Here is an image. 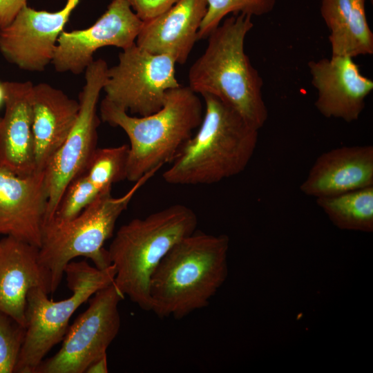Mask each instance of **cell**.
<instances>
[{
	"instance_id": "29",
	"label": "cell",
	"mask_w": 373,
	"mask_h": 373,
	"mask_svg": "<svg viewBox=\"0 0 373 373\" xmlns=\"http://www.w3.org/2000/svg\"><path fill=\"white\" fill-rule=\"evenodd\" d=\"M86 373L108 372L107 354L94 361L86 370Z\"/></svg>"
},
{
	"instance_id": "30",
	"label": "cell",
	"mask_w": 373,
	"mask_h": 373,
	"mask_svg": "<svg viewBox=\"0 0 373 373\" xmlns=\"http://www.w3.org/2000/svg\"><path fill=\"white\" fill-rule=\"evenodd\" d=\"M4 98H5V90L3 87V82H0V107L3 104H4Z\"/></svg>"
},
{
	"instance_id": "12",
	"label": "cell",
	"mask_w": 373,
	"mask_h": 373,
	"mask_svg": "<svg viewBox=\"0 0 373 373\" xmlns=\"http://www.w3.org/2000/svg\"><path fill=\"white\" fill-rule=\"evenodd\" d=\"M80 1L66 0L56 12L23 6L8 25L0 29L1 55L23 70L44 71L52 63L58 38Z\"/></svg>"
},
{
	"instance_id": "21",
	"label": "cell",
	"mask_w": 373,
	"mask_h": 373,
	"mask_svg": "<svg viewBox=\"0 0 373 373\" xmlns=\"http://www.w3.org/2000/svg\"><path fill=\"white\" fill-rule=\"evenodd\" d=\"M129 146L97 148L84 171L90 181L100 191L126 179Z\"/></svg>"
},
{
	"instance_id": "11",
	"label": "cell",
	"mask_w": 373,
	"mask_h": 373,
	"mask_svg": "<svg viewBox=\"0 0 373 373\" xmlns=\"http://www.w3.org/2000/svg\"><path fill=\"white\" fill-rule=\"evenodd\" d=\"M142 25L126 0H112L90 27L61 32L51 64L59 73H84L98 49L115 46L124 50L133 45Z\"/></svg>"
},
{
	"instance_id": "2",
	"label": "cell",
	"mask_w": 373,
	"mask_h": 373,
	"mask_svg": "<svg viewBox=\"0 0 373 373\" xmlns=\"http://www.w3.org/2000/svg\"><path fill=\"white\" fill-rule=\"evenodd\" d=\"M201 96L204 101L202 122L163 173L169 184L219 182L242 173L254 154L259 130L218 97Z\"/></svg>"
},
{
	"instance_id": "6",
	"label": "cell",
	"mask_w": 373,
	"mask_h": 373,
	"mask_svg": "<svg viewBox=\"0 0 373 373\" xmlns=\"http://www.w3.org/2000/svg\"><path fill=\"white\" fill-rule=\"evenodd\" d=\"M157 171L142 176L120 197H113L111 189L104 190L70 220L49 221L44 225L39 255L41 263L50 274V294L59 287L66 265L77 257L90 259L99 269L111 265L104 245L113 236L118 218L133 196Z\"/></svg>"
},
{
	"instance_id": "1",
	"label": "cell",
	"mask_w": 373,
	"mask_h": 373,
	"mask_svg": "<svg viewBox=\"0 0 373 373\" xmlns=\"http://www.w3.org/2000/svg\"><path fill=\"white\" fill-rule=\"evenodd\" d=\"M252 17L232 15L207 37L203 54L191 66L189 86L197 94L212 95L260 130L268 117L263 81L245 52V40L254 27Z\"/></svg>"
},
{
	"instance_id": "16",
	"label": "cell",
	"mask_w": 373,
	"mask_h": 373,
	"mask_svg": "<svg viewBox=\"0 0 373 373\" xmlns=\"http://www.w3.org/2000/svg\"><path fill=\"white\" fill-rule=\"evenodd\" d=\"M5 112L0 119V167L17 175L35 172L32 89L30 82H3Z\"/></svg>"
},
{
	"instance_id": "28",
	"label": "cell",
	"mask_w": 373,
	"mask_h": 373,
	"mask_svg": "<svg viewBox=\"0 0 373 373\" xmlns=\"http://www.w3.org/2000/svg\"><path fill=\"white\" fill-rule=\"evenodd\" d=\"M26 5L27 0H0V29L8 25Z\"/></svg>"
},
{
	"instance_id": "9",
	"label": "cell",
	"mask_w": 373,
	"mask_h": 373,
	"mask_svg": "<svg viewBox=\"0 0 373 373\" xmlns=\"http://www.w3.org/2000/svg\"><path fill=\"white\" fill-rule=\"evenodd\" d=\"M175 64L171 56L151 53L135 43L108 68L104 98L133 115L153 114L163 106L167 92L180 86Z\"/></svg>"
},
{
	"instance_id": "27",
	"label": "cell",
	"mask_w": 373,
	"mask_h": 373,
	"mask_svg": "<svg viewBox=\"0 0 373 373\" xmlns=\"http://www.w3.org/2000/svg\"><path fill=\"white\" fill-rule=\"evenodd\" d=\"M179 0H126L135 15L143 21L160 15Z\"/></svg>"
},
{
	"instance_id": "13",
	"label": "cell",
	"mask_w": 373,
	"mask_h": 373,
	"mask_svg": "<svg viewBox=\"0 0 373 373\" xmlns=\"http://www.w3.org/2000/svg\"><path fill=\"white\" fill-rule=\"evenodd\" d=\"M312 83L317 90L315 106L325 117L352 122L358 119L373 81L361 74L348 56L332 55L308 63Z\"/></svg>"
},
{
	"instance_id": "20",
	"label": "cell",
	"mask_w": 373,
	"mask_h": 373,
	"mask_svg": "<svg viewBox=\"0 0 373 373\" xmlns=\"http://www.w3.org/2000/svg\"><path fill=\"white\" fill-rule=\"evenodd\" d=\"M332 222L341 229L373 231V186L316 198Z\"/></svg>"
},
{
	"instance_id": "25",
	"label": "cell",
	"mask_w": 373,
	"mask_h": 373,
	"mask_svg": "<svg viewBox=\"0 0 373 373\" xmlns=\"http://www.w3.org/2000/svg\"><path fill=\"white\" fill-rule=\"evenodd\" d=\"M351 12L347 34L345 56L372 55L373 34L368 26L365 0H350Z\"/></svg>"
},
{
	"instance_id": "15",
	"label": "cell",
	"mask_w": 373,
	"mask_h": 373,
	"mask_svg": "<svg viewBox=\"0 0 373 373\" xmlns=\"http://www.w3.org/2000/svg\"><path fill=\"white\" fill-rule=\"evenodd\" d=\"M49 271L41 263L39 247L14 237L0 240V311L26 327L29 291L39 287L50 294Z\"/></svg>"
},
{
	"instance_id": "31",
	"label": "cell",
	"mask_w": 373,
	"mask_h": 373,
	"mask_svg": "<svg viewBox=\"0 0 373 373\" xmlns=\"http://www.w3.org/2000/svg\"><path fill=\"white\" fill-rule=\"evenodd\" d=\"M372 1V0H371Z\"/></svg>"
},
{
	"instance_id": "10",
	"label": "cell",
	"mask_w": 373,
	"mask_h": 373,
	"mask_svg": "<svg viewBox=\"0 0 373 373\" xmlns=\"http://www.w3.org/2000/svg\"><path fill=\"white\" fill-rule=\"evenodd\" d=\"M124 298L113 283L96 291L86 310L68 327L59 350L43 360L35 373H84L106 354L120 328L118 305Z\"/></svg>"
},
{
	"instance_id": "32",
	"label": "cell",
	"mask_w": 373,
	"mask_h": 373,
	"mask_svg": "<svg viewBox=\"0 0 373 373\" xmlns=\"http://www.w3.org/2000/svg\"><path fill=\"white\" fill-rule=\"evenodd\" d=\"M0 119H1V117H0Z\"/></svg>"
},
{
	"instance_id": "24",
	"label": "cell",
	"mask_w": 373,
	"mask_h": 373,
	"mask_svg": "<svg viewBox=\"0 0 373 373\" xmlns=\"http://www.w3.org/2000/svg\"><path fill=\"white\" fill-rule=\"evenodd\" d=\"M350 12V0L321 1V15L330 32L332 55L345 56Z\"/></svg>"
},
{
	"instance_id": "23",
	"label": "cell",
	"mask_w": 373,
	"mask_h": 373,
	"mask_svg": "<svg viewBox=\"0 0 373 373\" xmlns=\"http://www.w3.org/2000/svg\"><path fill=\"white\" fill-rule=\"evenodd\" d=\"M102 191L90 181L84 172L78 175L67 185L49 221L63 222L70 220L91 204Z\"/></svg>"
},
{
	"instance_id": "22",
	"label": "cell",
	"mask_w": 373,
	"mask_h": 373,
	"mask_svg": "<svg viewBox=\"0 0 373 373\" xmlns=\"http://www.w3.org/2000/svg\"><path fill=\"white\" fill-rule=\"evenodd\" d=\"M207 10L198 30V40L209 35L229 14L261 16L270 12L276 0H207Z\"/></svg>"
},
{
	"instance_id": "7",
	"label": "cell",
	"mask_w": 373,
	"mask_h": 373,
	"mask_svg": "<svg viewBox=\"0 0 373 373\" xmlns=\"http://www.w3.org/2000/svg\"><path fill=\"white\" fill-rule=\"evenodd\" d=\"M70 297L54 301L39 287L27 296L26 336L14 372L35 373L46 355L61 342L70 317L98 290L113 283V265L99 269L86 260L70 261L64 269Z\"/></svg>"
},
{
	"instance_id": "26",
	"label": "cell",
	"mask_w": 373,
	"mask_h": 373,
	"mask_svg": "<svg viewBox=\"0 0 373 373\" xmlns=\"http://www.w3.org/2000/svg\"><path fill=\"white\" fill-rule=\"evenodd\" d=\"M26 331L25 326L0 311V373L14 372Z\"/></svg>"
},
{
	"instance_id": "4",
	"label": "cell",
	"mask_w": 373,
	"mask_h": 373,
	"mask_svg": "<svg viewBox=\"0 0 373 373\" xmlns=\"http://www.w3.org/2000/svg\"><path fill=\"white\" fill-rule=\"evenodd\" d=\"M103 122L121 128L130 145L126 179L135 182L146 173L171 162L195 130L204 110L189 86L169 90L163 106L146 116H134L104 98L99 106Z\"/></svg>"
},
{
	"instance_id": "18",
	"label": "cell",
	"mask_w": 373,
	"mask_h": 373,
	"mask_svg": "<svg viewBox=\"0 0 373 373\" xmlns=\"http://www.w3.org/2000/svg\"><path fill=\"white\" fill-rule=\"evenodd\" d=\"M207 0H179L153 19L143 22L135 44L153 54L167 55L184 64L198 40Z\"/></svg>"
},
{
	"instance_id": "5",
	"label": "cell",
	"mask_w": 373,
	"mask_h": 373,
	"mask_svg": "<svg viewBox=\"0 0 373 373\" xmlns=\"http://www.w3.org/2000/svg\"><path fill=\"white\" fill-rule=\"evenodd\" d=\"M197 226L195 213L181 204L122 225L108 249L115 269L113 283L119 291L141 309L151 311L153 272L171 249L195 231Z\"/></svg>"
},
{
	"instance_id": "14",
	"label": "cell",
	"mask_w": 373,
	"mask_h": 373,
	"mask_svg": "<svg viewBox=\"0 0 373 373\" xmlns=\"http://www.w3.org/2000/svg\"><path fill=\"white\" fill-rule=\"evenodd\" d=\"M48 202L45 171L17 175L0 167V234L39 248Z\"/></svg>"
},
{
	"instance_id": "8",
	"label": "cell",
	"mask_w": 373,
	"mask_h": 373,
	"mask_svg": "<svg viewBox=\"0 0 373 373\" xmlns=\"http://www.w3.org/2000/svg\"><path fill=\"white\" fill-rule=\"evenodd\" d=\"M105 60L94 61L84 71V85L79 94V109L65 142L45 169L48 202L44 225L53 216L70 181L84 173L97 149L99 118L97 113L101 91L106 79Z\"/></svg>"
},
{
	"instance_id": "3",
	"label": "cell",
	"mask_w": 373,
	"mask_h": 373,
	"mask_svg": "<svg viewBox=\"0 0 373 373\" xmlns=\"http://www.w3.org/2000/svg\"><path fill=\"white\" fill-rule=\"evenodd\" d=\"M229 244L226 235L196 231L177 242L151 278V311L180 319L207 306L227 277Z\"/></svg>"
},
{
	"instance_id": "17",
	"label": "cell",
	"mask_w": 373,
	"mask_h": 373,
	"mask_svg": "<svg viewBox=\"0 0 373 373\" xmlns=\"http://www.w3.org/2000/svg\"><path fill=\"white\" fill-rule=\"evenodd\" d=\"M373 186V146H341L320 155L301 184L316 198Z\"/></svg>"
},
{
	"instance_id": "19",
	"label": "cell",
	"mask_w": 373,
	"mask_h": 373,
	"mask_svg": "<svg viewBox=\"0 0 373 373\" xmlns=\"http://www.w3.org/2000/svg\"><path fill=\"white\" fill-rule=\"evenodd\" d=\"M32 133L35 171H44L69 135L77 119L79 102L48 83L32 89Z\"/></svg>"
}]
</instances>
